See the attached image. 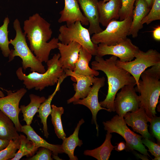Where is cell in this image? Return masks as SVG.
<instances>
[{
  "mask_svg": "<svg viewBox=\"0 0 160 160\" xmlns=\"http://www.w3.org/2000/svg\"><path fill=\"white\" fill-rule=\"evenodd\" d=\"M52 152L49 149L45 147H41L35 155L31 157L26 158L29 160H52L51 157Z\"/></svg>",
  "mask_w": 160,
  "mask_h": 160,
  "instance_id": "35",
  "label": "cell"
},
{
  "mask_svg": "<svg viewBox=\"0 0 160 160\" xmlns=\"http://www.w3.org/2000/svg\"><path fill=\"white\" fill-rule=\"evenodd\" d=\"M160 157H154V158L153 159H152L153 160H160Z\"/></svg>",
  "mask_w": 160,
  "mask_h": 160,
  "instance_id": "44",
  "label": "cell"
},
{
  "mask_svg": "<svg viewBox=\"0 0 160 160\" xmlns=\"http://www.w3.org/2000/svg\"><path fill=\"white\" fill-rule=\"evenodd\" d=\"M30 102L27 105H21L20 108L23 114V119L27 125H30L36 113L38 112L41 104L45 100L44 97H40L33 94L29 95Z\"/></svg>",
  "mask_w": 160,
  "mask_h": 160,
  "instance_id": "25",
  "label": "cell"
},
{
  "mask_svg": "<svg viewBox=\"0 0 160 160\" xmlns=\"http://www.w3.org/2000/svg\"><path fill=\"white\" fill-rule=\"evenodd\" d=\"M21 132L25 134L27 138L31 141L37 148L45 147L51 150L53 157L55 159H59L57 156L59 153H64L61 145H54L48 143L37 134L30 125L22 126Z\"/></svg>",
  "mask_w": 160,
  "mask_h": 160,
  "instance_id": "21",
  "label": "cell"
},
{
  "mask_svg": "<svg viewBox=\"0 0 160 160\" xmlns=\"http://www.w3.org/2000/svg\"><path fill=\"white\" fill-rule=\"evenodd\" d=\"M92 57V55L81 46L78 59L75 64L73 71L76 74L86 76H96L99 75V72L89 67V63Z\"/></svg>",
  "mask_w": 160,
  "mask_h": 160,
  "instance_id": "23",
  "label": "cell"
},
{
  "mask_svg": "<svg viewBox=\"0 0 160 160\" xmlns=\"http://www.w3.org/2000/svg\"><path fill=\"white\" fill-rule=\"evenodd\" d=\"M63 9L59 14L60 17L58 20L59 23L66 22L69 26L77 21H79L82 25H89L88 21L81 12L77 0H64Z\"/></svg>",
  "mask_w": 160,
  "mask_h": 160,
  "instance_id": "17",
  "label": "cell"
},
{
  "mask_svg": "<svg viewBox=\"0 0 160 160\" xmlns=\"http://www.w3.org/2000/svg\"><path fill=\"white\" fill-rule=\"evenodd\" d=\"M10 141L0 139V151L5 148L8 145Z\"/></svg>",
  "mask_w": 160,
  "mask_h": 160,
  "instance_id": "40",
  "label": "cell"
},
{
  "mask_svg": "<svg viewBox=\"0 0 160 160\" xmlns=\"http://www.w3.org/2000/svg\"><path fill=\"white\" fill-rule=\"evenodd\" d=\"M104 129L111 133H116L122 136L126 142L127 151L136 150L151 157L142 142L143 137L131 130L127 126L124 117L116 115L110 120L103 122Z\"/></svg>",
  "mask_w": 160,
  "mask_h": 160,
  "instance_id": "6",
  "label": "cell"
},
{
  "mask_svg": "<svg viewBox=\"0 0 160 160\" xmlns=\"http://www.w3.org/2000/svg\"><path fill=\"white\" fill-rule=\"evenodd\" d=\"M135 4L132 21L129 33V35H132L134 38L137 37L139 31L143 28L141 21L151 9L145 0H136Z\"/></svg>",
  "mask_w": 160,
  "mask_h": 160,
  "instance_id": "20",
  "label": "cell"
},
{
  "mask_svg": "<svg viewBox=\"0 0 160 160\" xmlns=\"http://www.w3.org/2000/svg\"><path fill=\"white\" fill-rule=\"evenodd\" d=\"M59 31L60 33L57 38L61 43L68 44L76 42L92 55H96L98 44L92 42L88 29L83 26L80 21H77L69 26L61 25Z\"/></svg>",
  "mask_w": 160,
  "mask_h": 160,
  "instance_id": "7",
  "label": "cell"
},
{
  "mask_svg": "<svg viewBox=\"0 0 160 160\" xmlns=\"http://www.w3.org/2000/svg\"><path fill=\"white\" fill-rule=\"evenodd\" d=\"M105 80V78L103 76L96 77L87 96L83 99H79L73 103L74 105L79 104L84 105L90 110L92 115V122L94 123L96 126L97 136L99 126L97 121V113L101 110H105L109 112L108 109L100 105L98 100L99 91L104 86Z\"/></svg>",
  "mask_w": 160,
  "mask_h": 160,
  "instance_id": "13",
  "label": "cell"
},
{
  "mask_svg": "<svg viewBox=\"0 0 160 160\" xmlns=\"http://www.w3.org/2000/svg\"><path fill=\"white\" fill-rule=\"evenodd\" d=\"M150 134L155 138L157 143H160V117L156 115L151 118L149 121Z\"/></svg>",
  "mask_w": 160,
  "mask_h": 160,
  "instance_id": "34",
  "label": "cell"
},
{
  "mask_svg": "<svg viewBox=\"0 0 160 160\" xmlns=\"http://www.w3.org/2000/svg\"><path fill=\"white\" fill-rule=\"evenodd\" d=\"M105 2L98 1V7L99 22L106 27L112 21L119 19V11L121 7V0H110Z\"/></svg>",
  "mask_w": 160,
  "mask_h": 160,
  "instance_id": "19",
  "label": "cell"
},
{
  "mask_svg": "<svg viewBox=\"0 0 160 160\" xmlns=\"http://www.w3.org/2000/svg\"><path fill=\"white\" fill-rule=\"evenodd\" d=\"M134 154L138 158L141 159L143 160H148L149 159L148 156L144 154L142 155L140 154L135 152Z\"/></svg>",
  "mask_w": 160,
  "mask_h": 160,
  "instance_id": "41",
  "label": "cell"
},
{
  "mask_svg": "<svg viewBox=\"0 0 160 160\" xmlns=\"http://www.w3.org/2000/svg\"><path fill=\"white\" fill-rule=\"evenodd\" d=\"M19 135L12 120L0 110V139L14 140Z\"/></svg>",
  "mask_w": 160,
  "mask_h": 160,
  "instance_id": "27",
  "label": "cell"
},
{
  "mask_svg": "<svg viewBox=\"0 0 160 160\" xmlns=\"http://www.w3.org/2000/svg\"><path fill=\"white\" fill-rule=\"evenodd\" d=\"M20 145L19 137L14 140H10L7 147L0 151V160H11L13 158Z\"/></svg>",
  "mask_w": 160,
  "mask_h": 160,
  "instance_id": "31",
  "label": "cell"
},
{
  "mask_svg": "<svg viewBox=\"0 0 160 160\" xmlns=\"http://www.w3.org/2000/svg\"><path fill=\"white\" fill-rule=\"evenodd\" d=\"M9 23V19L7 17L4 20L3 24L0 27V48L5 57H8L10 52L9 47V41L8 38V27Z\"/></svg>",
  "mask_w": 160,
  "mask_h": 160,
  "instance_id": "30",
  "label": "cell"
},
{
  "mask_svg": "<svg viewBox=\"0 0 160 160\" xmlns=\"http://www.w3.org/2000/svg\"><path fill=\"white\" fill-rule=\"evenodd\" d=\"M51 121L54 128L55 133L57 137L63 140L66 137L62 124L61 116L64 109L62 107H57L54 105H51Z\"/></svg>",
  "mask_w": 160,
  "mask_h": 160,
  "instance_id": "29",
  "label": "cell"
},
{
  "mask_svg": "<svg viewBox=\"0 0 160 160\" xmlns=\"http://www.w3.org/2000/svg\"><path fill=\"white\" fill-rule=\"evenodd\" d=\"M20 145L18 150L15 154V157L11 160H19L23 156H26L28 157L33 156L38 150L33 143L28 140L25 135H19Z\"/></svg>",
  "mask_w": 160,
  "mask_h": 160,
  "instance_id": "28",
  "label": "cell"
},
{
  "mask_svg": "<svg viewBox=\"0 0 160 160\" xmlns=\"http://www.w3.org/2000/svg\"><path fill=\"white\" fill-rule=\"evenodd\" d=\"M117 60V57L113 55L105 60L103 57L95 55V60L91 63L92 69L103 71L107 77V94L105 99L99 103L109 112L115 111L114 101L118 91L125 85H136L135 78L129 72L116 65Z\"/></svg>",
  "mask_w": 160,
  "mask_h": 160,
  "instance_id": "2",
  "label": "cell"
},
{
  "mask_svg": "<svg viewBox=\"0 0 160 160\" xmlns=\"http://www.w3.org/2000/svg\"><path fill=\"white\" fill-rule=\"evenodd\" d=\"M110 0H103V1L105 2H106Z\"/></svg>",
  "mask_w": 160,
  "mask_h": 160,
  "instance_id": "45",
  "label": "cell"
},
{
  "mask_svg": "<svg viewBox=\"0 0 160 160\" xmlns=\"http://www.w3.org/2000/svg\"><path fill=\"white\" fill-rule=\"evenodd\" d=\"M7 95L0 97V110L9 117L13 122L17 131L21 132L22 126L19 118L21 111L19 107L20 101L27 92L24 88H21L13 92L6 90Z\"/></svg>",
  "mask_w": 160,
  "mask_h": 160,
  "instance_id": "12",
  "label": "cell"
},
{
  "mask_svg": "<svg viewBox=\"0 0 160 160\" xmlns=\"http://www.w3.org/2000/svg\"><path fill=\"white\" fill-rule=\"evenodd\" d=\"M139 49L130 39L127 38L115 45L108 46L103 44H98L96 55L103 57L105 55H111L118 57L121 62H127L132 60Z\"/></svg>",
  "mask_w": 160,
  "mask_h": 160,
  "instance_id": "11",
  "label": "cell"
},
{
  "mask_svg": "<svg viewBox=\"0 0 160 160\" xmlns=\"http://www.w3.org/2000/svg\"><path fill=\"white\" fill-rule=\"evenodd\" d=\"M115 146L114 149L118 152H120L126 149V143L123 141L120 142L117 144V145Z\"/></svg>",
  "mask_w": 160,
  "mask_h": 160,
  "instance_id": "39",
  "label": "cell"
},
{
  "mask_svg": "<svg viewBox=\"0 0 160 160\" xmlns=\"http://www.w3.org/2000/svg\"><path fill=\"white\" fill-rule=\"evenodd\" d=\"M66 75L71 76L76 80V84L73 85L75 93L74 95L67 100L68 104L73 103L79 99L85 97L88 95L96 77L76 74L69 69L64 70Z\"/></svg>",
  "mask_w": 160,
  "mask_h": 160,
  "instance_id": "15",
  "label": "cell"
},
{
  "mask_svg": "<svg viewBox=\"0 0 160 160\" xmlns=\"http://www.w3.org/2000/svg\"><path fill=\"white\" fill-rule=\"evenodd\" d=\"M81 46L79 43L75 41L68 44L58 43L57 48L60 55L59 61L64 70L69 69L73 71L78 59Z\"/></svg>",
  "mask_w": 160,
  "mask_h": 160,
  "instance_id": "16",
  "label": "cell"
},
{
  "mask_svg": "<svg viewBox=\"0 0 160 160\" xmlns=\"http://www.w3.org/2000/svg\"><path fill=\"white\" fill-rule=\"evenodd\" d=\"M112 137L111 133L107 132L105 141L100 146L93 150H86L84 154L92 156L98 160H108L112 151L115 147L111 143Z\"/></svg>",
  "mask_w": 160,
  "mask_h": 160,
  "instance_id": "26",
  "label": "cell"
},
{
  "mask_svg": "<svg viewBox=\"0 0 160 160\" xmlns=\"http://www.w3.org/2000/svg\"><path fill=\"white\" fill-rule=\"evenodd\" d=\"M60 54H55L52 58L49 60L47 64V70L44 73L33 71L26 75L23 73V68L19 67L16 73L18 78L23 81L26 88L29 90L35 88L42 90L46 87L52 86L57 83L59 78L65 72L59 61Z\"/></svg>",
  "mask_w": 160,
  "mask_h": 160,
  "instance_id": "3",
  "label": "cell"
},
{
  "mask_svg": "<svg viewBox=\"0 0 160 160\" xmlns=\"http://www.w3.org/2000/svg\"><path fill=\"white\" fill-rule=\"evenodd\" d=\"M1 75V73L0 72V76ZM0 88H1L0 87ZM4 96V93L0 90V97H3Z\"/></svg>",
  "mask_w": 160,
  "mask_h": 160,
  "instance_id": "43",
  "label": "cell"
},
{
  "mask_svg": "<svg viewBox=\"0 0 160 160\" xmlns=\"http://www.w3.org/2000/svg\"><path fill=\"white\" fill-rule=\"evenodd\" d=\"M148 7L151 8L154 0H145Z\"/></svg>",
  "mask_w": 160,
  "mask_h": 160,
  "instance_id": "42",
  "label": "cell"
},
{
  "mask_svg": "<svg viewBox=\"0 0 160 160\" xmlns=\"http://www.w3.org/2000/svg\"><path fill=\"white\" fill-rule=\"evenodd\" d=\"M160 20V0H154L149 12L143 18L141 24L148 25L152 22Z\"/></svg>",
  "mask_w": 160,
  "mask_h": 160,
  "instance_id": "32",
  "label": "cell"
},
{
  "mask_svg": "<svg viewBox=\"0 0 160 160\" xmlns=\"http://www.w3.org/2000/svg\"><path fill=\"white\" fill-rule=\"evenodd\" d=\"M139 87L135 88L140 93V107L144 109L150 118L156 115V109L160 95V76L146 73L145 71L140 76Z\"/></svg>",
  "mask_w": 160,
  "mask_h": 160,
  "instance_id": "5",
  "label": "cell"
},
{
  "mask_svg": "<svg viewBox=\"0 0 160 160\" xmlns=\"http://www.w3.org/2000/svg\"><path fill=\"white\" fill-rule=\"evenodd\" d=\"M77 0L84 15L88 21V30L90 35L102 31L103 30L100 25L98 0Z\"/></svg>",
  "mask_w": 160,
  "mask_h": 160,
  "instance_id": "18",
  "label": "cell"
},
{
  "mask_svg": "<svg viewBox=\"0 0 160 160\" xmlns=\"http://www.w3.org/2000/svg\"><path fill=\"white\" fill-rule=\"evenodd\" d=\"M13 27L16 34L15 38L9 41V44L14 47L10 50L9 62L12 61L16 56L20 57L22 60V68L25 70L30 68L32 72L44 73L46 71L42 62L32 53L27 44L26 35L22 32L20 23L16 19L13 23Z\"/></svg>",
  "mask_w": 160,
  "mask_h": 160,
  "instance_id": "4",
  "label": "cell"
},
{
  "mask_svg": "<svg viewBox=\"0 0 160 160\" xmlns=\"http://www.w3.org/2000/svg\"><path fill=\"white\" fill-rule=\"evenodd\" d=\"M135 85H125L116 94L114 104L115 111L119 116L124 117L127 113L135 111L140 108L139 96L136 93Z\"/></svg>",
  "mask_w": 160,
  "mask_h": 160,
  "instance_id": "10",
  "label": "cell"
},
{
  "mask_svg": "<svg viewBox=\"0 0 160 160\" xmlns=\"http://www.w3.org/2000/svg\"><path fill=\"white\" fill-rule=\"evenodd\" d=\"M134 60L122 62L117 60V66L129 72L135 78L137 88L141 74L146 69L160 62V54L156 49H150L145 52L139 49Z\"/></svg>",
  "mask_w": 160,
  "mask_h": 160,
  "instance_id": "9",
  "label": "cell"
},
{
  "mask_svg": "<svg viewBox=\"0 0 160 160\" xmlns=\"http://www.w3.org/2000/svg\"><path fill=\"white\" fill-rule=\"evenodd\" d=\"M153 39L158 41H160V26L158 25L154 28L152 31Z\"/></svg>",
  "mask_w": 160,
  "mask_h": 160,
  "instance_id": "38",
  "label": "cell"
},
{
  "mask_svg": "<svg viewBox=\"0 0 160 160\" xmlns=\"http://www.w3.org/2000/svg\"><path fill=\"white\" fill-rule=\"evenodd\" d=\"M67 77V76L65 73L59 78L54 92L49 96L47 99H46L44 102L41 104L38 110L39 115L38 116L40 118L41 122L43 125L44 135L46 138L48 137L49 135L48 131L47 120L48 116L51 114L52 112L51 103L55 95L59 90L61 83Z\"/></svg>",
  "mask_w": 160,
  "mask_h": 160,
  "instance_id": "22",
  "label": "cell"
},
{
  "mask_svg": "<svg viewBox=\"0 0 160 160\" xmlns=\"http://www.w3.org/2000/svg\"><path fill=\"white\" fill-rule=\"evenodd\" d=\"M84 122L83 119H81L79 122L75 130L72 135L68 137L63 140L61 145L64 153L67 154L70 160H77L78 158L74 155V151L76 147L83 144L82 141L79 137V131L81 125Z\"/></svg>",
  "mask_w": 160,
  "mask_h": 160,
  "instance_id": "24",
  "label": "cell"
},
{
  "mask_svg": "<svg viewBox=\"0 0 160 160\" xmlns=\"http://www.w3.org/2000/svg\"><path fill=\"white\" fill-rule=\"evenodd\" d=\"M124 117L126 124L131 127L134 131L140 134L143 138L152 139V136L148 131L149 125L147 124L151 118L147 116L142 106L135 111L127 113Z\"/></svg>",
  "mask_w": 160,
  "mask_h": 160,
  "instance_id": "14",
  "label": "cell"
},
{
  "mask_svg": "<svg viewBox=\"0 0 160 160\" xmlns=\"http://www.w3.org/2000/svg\"><path fill=\"white\" fill-rule=\"evenodd\" d=\"M151 66V68L145 70V71L151 74L160 76V62Z\"/></svg>",
  "mask_w": 160,
  "mask_h": 160,
  "instance_id": "37",
  "label": "cell"
},
{
  "mask_svg": "<svg viewBox=\"0 0 160 160\" xmlns=\"http://www.w3.org/2000/svg\"><path fill=\"white\" fill-rule=\"evenodd\" d=\"M142 142L143 144L148 147L152 155L154 157H160V144L156 143L151 140L142 138Z\"/></svg>",
  "mask_w": 160,
  "mask_h": 160,
  "instance_id": "36",
  "label": "cell"
},
{
  "mask_svg": "<svg viewBox=\"0 0 160 160\" xmlns=\"http://www.w3.org/2000/svg\"><path fill=\"white\" fill-rule=\"evenodd\" d=\"M50 24L36 13L30 16L24 22V33L29 41L30 49L42 63L49 60L50 51L57 48V38H51L52 31Z\"/></svg>",
  "mask_w": 160,
  "mask_h": 160,
  "instance_id": "1",
  "label": "cell"
},
{
  "mask_svg": "<svg viewBox=\"0 0 160 160\" xmlns=\"http://www.w3.org/2000/svg\"><path fill=\"white\" fill-rule=\"evenodd\" d=\"M136 0H121V5L119 11L120 20L129 17H132L134 5Z\"/></svg>",
  "mask_w": 160,
  "mask_h": 160,
  "instance_id": "33",
  "label": "cell"
},
{
  "mask_svg": "<svg viewBox=\"0 0 160 160\" xmlns=\"http://www.w3.org/2000/svg\"><path fill=\"white\" fill-rule=\"evenodd\" d=\"M132 17H129L122 20H113L101 32L93 34L92 42L98 44H103L108 46L113 45L126 39L129 35Z\"/></svg>",
  "mask_w": 160,
  "mask_h": 160,
  "instance_id": "8",
  "label": "cell"
}]
</instances>
